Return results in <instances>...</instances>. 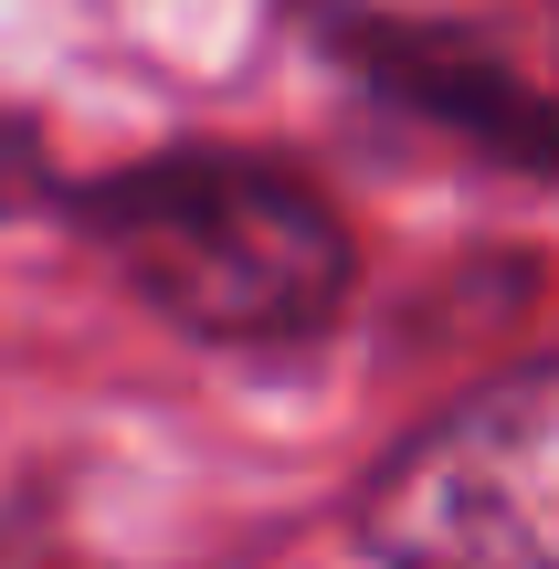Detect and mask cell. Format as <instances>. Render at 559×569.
Segmentation results:
<instances>
[{
	"label": "cell",
	"instance_id": "7a4b0ae2",
	"mask_svg": "<svg viewBox=\"0 0 559 569\" xmlns=\"http://www.w3.org/2000/svg\"><path fill=\"white\" fill-rule=\"evenodd\" d=\"M349 538L370 569H559V359L412 422L359 475Z\"/></svg>",
	"mask_w": 559,
	"mask_h": 569
},
{
	"label": "cell",
	"instance_id": "277c9868",
	"mask_svg": "<svg viewBox=\"0 0 559 569\" xmlns=\"http://www.w3.org/2000/svg\"><path fill=\"white\" fill-rule=\"evenodd\" d=\"M63 190V169H53V138H42L21 106H0V222L11 211H42Z\"/></svg>",
	"mask_w": 559,
	"mask_h": 569
},
{
	"label": "cell",
	"instance_id": "6da1fadb",
	"mask_svg": "<svg viewBox=\"0 0 559 569\" xmlns=\"http://www.w3.org/2000/svg\"><path fill=\"white\" fill-rule=\"evenodd\" d=\"M53 201L159 327L232 359H296L338 338L359 296L349 211L264 148H148L127 169L63 180Z\"/></svg>",
	"mask_w": 559,
	"mask_h": 569
},
{
	"label": "cell",
	"instance_id": "3957f363",
	"mask_svg": "<svg viewBox=\"0 0 559 569\" xmlns=\"http://www.w3.org/2000/svg\"><path fill=\"white\" fill-rule=\"evenodd\" d=\"M296 32L359 106L443 138L455 159L497 169V180L559 190V96L528 63H507L486 32L412 21V11H380V0H296Z\"/></svg>",
	"mask_w": 559,
	"mask_h": 569
}]
</instances>
